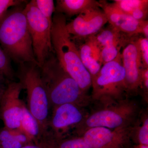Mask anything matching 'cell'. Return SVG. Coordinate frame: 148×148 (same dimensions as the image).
<instances>
[{"mask_svg":"<svg viewBox=\"0 0 148 148\" xmlns=\"http://www.w3.org/2000/svg\"><path fill=\"white\" fill-rule=\"evenodd\" d=\"M141 88H143L146 93L148 90V68H143L141 73Z\"/></svg>","mask_w":148,"mask_h":148,"instance_id":"484cf974","label":"cell"},{"mask_svg":"<svg viewBox=\"0 0 148 148\" xmlns=\"http://www.w3.org/2000/svg\"><path fill=\"white\" fill-rule=\"evenodd\" d=\"M47 143L51 148H91L82 136L79 135L58 139L51 138Z\"/></svg>","mask_w":148,"mask_h":148,"instance_id":"ffe728a7","label":"cell"},{"mask_svg":"<svg viewBox=\"0 0 148 148\" xmlns=\"http://www.w3.org/2000/svg\"><path fill=\"white\" fill-rule=\"evenodd\" d=\"M18 82L27 91V108L38 122L45 137L49 135L51 106L41 75L40 67L33 63L18 65Z\"/></svg>","mask_w":148,"mask_h":148,"instance_id":"277c9868","label":"cell"},{"mask_svg":"<svg viewBox=\"0 0 148 148\" xmlns=\"http://www.w3.org/2000/svg\"><path fill=\"white\" fill-rule=\"evenodd\" d=\"M132 127L112 130L103 127L88 128L82 135L91 148H127Z\"/></svg>","mask_w":148,"mask_h":148,"instance_id":"30bf717a","label":"cell"},{"mask_svg":"<svg viewBox=\"0 0 148 148\" xmlns=\"http://www.w3.org/2000/svg\"><path fill=\"white\" fill-rule=\"evenodd\" d=\"M66 18L63 14L56 12L53 14L51 28L53 53L61 67L86 92L92 85L91 76L83 65L78 48L66 29Z\"/></svg>","mask_w":148,"mask_h":148,"instance_id":"7a4b0ae2","label":"cell"},{"mask_svg":"<svg viewBox=\"0 0 148 148\" xmlns=\"http://www.w3.org/2000/svg\"><path fill=\"white\" fill-rule=\"evenodd\" d=\"M25 1L21 0H0V16L9 8L24 4Z\"/></svg>","mask_w":148,"mask_h":148,"instance_id":"d4e9b609","label":"cell"},{"mask_svg":"<svg viewBox=\"0 0 148 148\" xmlns=\"http://www.w3.org/2000/svg\"><path fill=\"white\" fill-rule=\"evenodd\" d=\"M40 70L51 108L66 103L82 107L90 99L61 67L53 53L49 56Z\"/></svg>","mask_w":148,"mask_h":148,"instance_id":"3957f363","label":"cell"},{"mask_svg":"<svg viewBox=\"0 0 148 148\" xmlns=\"http://www.w3.org/2000/svg\"><path fill=\"white\" fill-rule=\"evenodd\" d=\"M33 143L21 129L0 130V148H21Z\"/></svg>","mask_w":148,"mask_h":148,"instance_id":"d6986e66","label":"cell"},{"mask_svg":"<svg viewBox=\"0 0 148 148\" xmlns=\"http://www.w3.org/2000/svg\"><path fill=\"white\" fill-rule=\"evenodd\" d=\"M133 148H148V145H141V144H138L134 146Z\"/></svg>","mask_w":148,"mask_h":148,"instance_id":"f546056e","label":"cell"},{"mask_svg":"<svg viewBox=\"0 0 148 148\" xmlns=\"http://www.w3.org/2000/svg\"><path fill=\"white\" fill-rule=\"evenodd\" d=\"M92 36L86 38L85 42L78 48L82 62L90 74L91 79L100 71L102 64L101 50Z\"/></svg>","mask_w":148,"mask_h":148,"instance_id":"5bb4252c","label":"cell"},{"mask_svg":"<svg viewBox=\"0 0 148 148\" xmlns=\"http://www.w3.org/2000/svg\"><path fill=\"white\" fill-rule=\"evenodd\" d=\"M35 5L47 19L51 25L55 12V7L53 0H32Z\"/></svg>","mask_w":148,"mask_h":148,"instance_id":"7402d4cb","label":"cell"},{"mask_svg":"<svg viewBox=\"0 0 148 148\" xmlns=\"http://www.w3.org/2000/svg\"><path fill=\"white\" fill-rule=\"evenodd\" d=\"M140 34L148 39V21L147 20L142 21L140 28Z\"/></svg>","mask_w":148,"mask_h":148,"instance_id":"83f0119b","label":"cell"},{"mask_svg":"<svg viewBox=\"0 0 148 148\" xmlns=\"http://www.w3.org/2000/svg\"><path fill=\"white\" fill-rule=\"evenodd\" d=\"M23 5L11 8L0 16V44L11 60L18 65L27 63L38 65Z\"/></svg>","mask_w":148,"mask_h":148,"instance_id":"6da1fadb","label":"cell"},{"mask_svg":"<svg viewBox=\"0 0 148 148\" xmlns=\"http://www.w3.org/2000/svg\"><path fill=\"white\" fill-rule=\"evenodd\" d=\"M14 74L11 60L0 46V76L9 82L13 81Z\"/></svg>","mask_w":148,"mask_h":148,"instance_id":"44dd1931","label":"cell"},{"mask_svg":"<svg viewBox=\"0 0 148 148\" xmlns=\"http://www.w3.org/2000/svg\"><path fill=\"white\" fill-rule=\"evenodd\" d=\"M21 148H51L50 145L46 142H42L38 144L33 143L24 146Z\"/></svg>","mask_w":148,"mask_h":148,"instance_id":"4316f807","label":"cell"},{"mask_svg":"<svg viewBox=\"0 0 148 148\" xmlns=\"http://www.w3.org/2000/svg\"><path fill=\"white\" fill-rule=\"evenodd\" d=\"M35 58L40 68L53 52L51 39V25L31 1L24 6Z\"/></svg>","mask_w":148,"mask_h":148,"instance_id":"52a82bcc","label":"cell"},{"mask_svg":"<svg viewBox=\"0 0 148 148\" xmlns=\"http://www.w3.org/2000/svg\"><path fill=\"white\" fill-rule=\"evenodd\" d=\"M82 107L74 103H66L52 109L48 122L49 131L52 138H64L70 130L77 129L82 124L86 116Z\"/></svg>","mask_w":148,"mask_h":148,"instance_id":"ba28073f","label":"cell"},{"mask_svg":"<svg viewBox=\"0 0 148 148\" xmlns=\"http://www.w3.org/2000/svg\"><path fill=\"white\" fill-rule=\"evenodd\" d=\"M143 67L148 68V39L141 37L136 39Z\"/></svg>","mask_w":148,"mask_h":148,"instance_id":"603a6c76","label":"cell"},{"mask_svg":"<svg viewBox=\"0 0 148 148\" xmlns=\"http://www.w3.org/2000/svg\"><path fill=\"white\" fill-rule=\"evenodd\" d=\"M10 82L0 76V99Z\"/></svg>","mask_w":148,"mask_h":148,"instance_id":"f1b7e54d","label":"cell"},{"mask_svg":"<svg viewBox=\"0 0 148 148\" xmlns=\"http://www.w3.org/2000/svg\"><path fill=\"white\" fill-rule=\"evenodd\" d=\"M23 89L18 82H10L0 99V118L6 128H20L24 103L20 99V95Z\"/></svg>","mask_w":148,"mask_h":148,"instance_id":"9c48e42d","label":"cell"},{"mask_svg":"<svg viewBox=\"0 0 148 148\" xmlns=\"http://www.w3.org/2000/svg\"><path fill=\"white\" fill-rule=\"evenodd\" d=\"M114 3L121 10L138 21H144L147 18V0H115Z\"/></svg>","mask_w":148,"mask_h":148,"instance_id":"ac0fdd59","label":"cell"},{"mask_svg":"<svg viewBox=\"0 0 148 148\" xmlns=\"http://www.w3.org/2000/svg\"><path fill=\"white\" fill-rule=\"evenodd\" d=\"M113 101L86 116L76 129L77 132L80 134L85 130L95 127L114 130L132 127L138 114L137 105L122 99L114 104H112Z\"/></svg>","mask_w":148,"mask_h":148,"instance_id":"5b68a950","label":"cell"},{"mask_svg":"<svg viewBox=\"0 0 148 148\" xmlns=\"http://www.w3.org/2000/svg\"><path fill=\"white\" fill-rule=\"evenodd\" d=\"M92 36L100 50L112 45H119L124 47L133 38V36H130L119 32L110 25L106 29H101Z\"/></svg>","mask_w":148,"mask_h":148,"instance_id":"9a60e30c","label":"cell"},{"mask_svg":"<svg viewBox=\"0 0 148 148\" xmlns=\"http://www.w3.org/2000/svg\"><path fill=\"white\" fill-rule=\"evenodd\" d=\"M137 141L138 144L148 145V118L145 116L142 120V124L137 132Z\"/></svg>","mask_w":148,"mask_h":148,"instance_id":"cb8c5ba5","label":"cell"},{"mask_svg":"<svg viewBox=\"0 0 148 148\" xmlns=\"http://www.w3.org/2000/svg\"><path fill=\"white\" fill-rule=\"evenodd\" d=\"M100 8L85 11L71 22L67 23L66 29L70 36L82 38L98 34L108 22L106 14Z\"/></svg>","mask_w":148,"mask_h":148,"instance_id":"8fae6325","label":"cell"},{"mask_svg":"<svg viewBox=\"0 0 148 148\" xmlns=\"http://www.w3.org/2000/svg\"><path fill=\"white\" fill-rule=\"evenodd\" d=\"M100 7L106 14L108 22L115 29L130 36L140 34L142 21H139L119 9L114 3L99 1Z\"/></svg>","mask_w":148,"mask_h":148,"instance_id":"4fadbf2b","label":"cell"},{"mask_svg":"<svg viewBox=\"0 0 148 148\" xmlns=\"http://www.w3.org/2000/svg\"><path fill=\"white\" fill-rule=\"evenodd\" d=\"M20 129L35 144L41 143L45 139L38 121L30 112L25 103L22 110Z\"/></svg>","mask_w":148,"mask_h":148,"instance_id":"e0dca14e","label":"cell"},{"mask_svg":"<svg viewBox=\"0 0 148 148\" xmlns=\"http://www.w3.org/2000/svg\"><path fill=\"white\" fill-rule=\"evenodd\" d=\"M121 53L123 66L125 71L127 92H137L141 88V73L143 66L136 39L124 47Z\"/></svg>","mask_w":148,"mask_h":148,"instance_id":"7c38bea8","label":"cell"},{"mask_svg":"<svg viewBox=\"0 0 148 148\" xmlns=\"http://www.w3.org/2000/svg\"><path fill=\"white\" fill-rule=\"evenodd\" d=\"M91 80V98L93 100L102 102L121 100L125 92H127L121 53L113 61L103 65Z\"/></svg>","mask_w":148,"mask_h":148,"instance_id":"8992f818","label":"cell"},{"mask_svg":"<svg viewBox=\"0 0 148 148\" xmlns=\"http://www.w3.org/2000/svg\"><path fill=\"white\" fill-rule=\"evenodd\" d=\"M100 7L99 1L95 0H58L55 12L71 17L90 9Z\"/></svg>","mask_w":148,"mask_h":148,"instance_id":"2e32d148","label":"cell"}]
</instances>
